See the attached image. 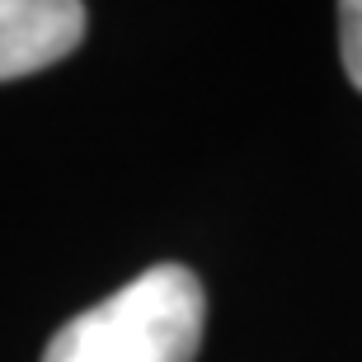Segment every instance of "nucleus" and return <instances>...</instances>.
Wrapping results in <instances>:
<instances>
[{"instance_id": "obj_1", "label": "nucleus", "mask_w": 362, "mask_h": 362, "mask_svg": "<svg viewBox=\"0 0 362 362\" xmlns=\"http://www.w3.org/2000/svg\"><path fill=\"white\" fill-rule=\"evenodd\" d=\"M207 296L193 269L156 264L52 334L42 362H193Z\"/></svg>"}, {"instance_id": "obj_2", "label": "nucleus", "mask_w": 362, "mask_h": 362, "mask_svg": "<svg viewBox=\"0 0 362 362\" xmlns=\"http://www.w3.org/2000/svg\"><path fill=\"white\" fill-rule=\"evenodd\" d=\"M90 10L76 0H0V81L57 66L85 38Z\"/></svg>"}, {"instance_id": "obj_3", "label": "nucleus", "mask_w": 362, "mask_h": 362, "mask_svg": "<svg viewBox=\"0 0 362 362\" xmlns=\"http://www.w3.org/2000/svg\"><path fill=\"white\" fill-rule=\"evenodd\" d=\"M339 52H344V71L362 90V0H344L339 5Z\"/></svg>"}]
</instances>
